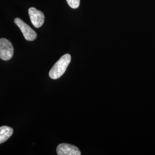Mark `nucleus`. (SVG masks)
Returning a JSON list of instances; mask_svg holds the SVG:
<instances>
[{"mask_svg": "<svg viewBox=\"0 0 155 155\" xmlns=\"http://www.w3.org/2000/svg\"><path fill=\"white\" fill-rule=\"evenodd\" d=\"M71 60V57L70 54H67L62 56L51 69L49 72L50 77L52 79H57L61 77L66 72Z\"/></svg>", "mask_w": 155, "mask_h": 155, "instance_id": "nucleus-1", "label": "nucleus"}, {"mask_svg": "<svg viewBox=\"0 0 155 155\" xmlns=\"http://www.w3.org/2000/svg\"><path fill=\"white\" fill-rule=\"evenodd\" d=\"M14 54L13 46L8 39H0V58L3 61H9Z\"/></svg>", "mask_w": 155, "mask_h": 155, "instance_id": "nucleus-2", "label": "nucleus"}, {"mask_svg": "<svg viewBox=\"0 0 155 155\" xmlns=\"http://www.w3.org/2000/svg\"><path fill=\"white\" fill-rule=\"evenodd\" d=\"M14 22L20 29L25 39L28 41H33L37 38V33L28 24L20 18H16Z\"/></svg>", "mask_w": 155, "mask_h": 155, "instance_id": "nucleus-3", "label": "nucleus"}, {"mask_svg": "<svg viewBox=\"0 0 155 155\" xmlns=\"http://www.w3.org/2000/svg\"><path fill=\"white\" fill-rule=\"evenodd\" d=\"M29 16L33 26L36 28L41 27L45 22V15L35 8L31 7L28 9Z\"/></svg>", "mask_w": 155, "mask_h": 155, "instance_id": "nucleus-4", "label": "nucleus"}, {"mask_svg": "<svg viewBox=\"0 0 155 155\" xmlns=\"http://www.w3.org/2000/svg\"><path fill=\"white\" fill-rule=\"evenodd\" d=\"M57 154L58 155H81V153L79 148L71 144H59L56 149Z\"/></svg>", "mask_w": 155, "mask_h": 155, "instance_id": "nucleus-5", "label": "nucleus"}, {"mask_svg": "<svg viewBox=\"0 0 155 155\" xmlns=\"http://www.w3.org/2000/svg\"><path fill=\"white\" fill-rule=\"evenodd\" d=\"M13 130L12 127L7 126L0 127V144L5 142L12 136Z\"/></svg>", "mask_w": 155, "mask_h": 155, "instance_id": "nucleus-6", "label": "nucleus"}, {"mask_svg": "<svg viewBox=\"0 0 155 155\" xmlns=\"http://www.w3.org/2000/svg\"><path fill=\"white\" fill-rule=\"evenodd\" d=\"M68 5L72 9H77L80 5V0H66Z\"/></svg>", "mask_w": 155, "mask_h": 155, "instance_id": "nucleus-7", "label": "nucleus"}]
</instances>
